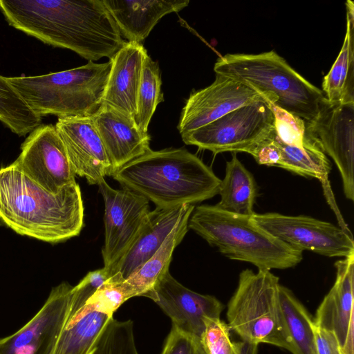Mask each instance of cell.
I'll use <instances>...</instances> for the list:
<instances>
[{"instance_id": "1", "label": "cell", "mask_w": 354, "mask_h": 354, "mask_svg": "<svg viewBox=\"0 0 354 354\" xmlns=\"http://www.w3.org/2000/svg\"><path fill=\"white\" fill-rule=\"evenodd\" d=\"M13 28L89 61L111 59L125 41L102 0H0Z\"/></svg>"}, {"instance_id": "2", "label": "cell", "mask_w": 354, "mask_h": 354, "mask_svg": "<svg viewBox=\"0 0 354 354\" xmlns=\"http://www.w3.org/2000/svg\"><path fill=\"white\" fill-rule=\"evenodd\" d=\"M0 219L21 235L52 243L66 241L83 227L80 187L75 182L50 193L12 163L0 169Z\"/></svg>"}, {"instance_id": "3", "label": "cell", "mask_w": 354, "mask_h": 354, "mask_svg": "<svg viewBox=\"0 0 354 354\" xmlns=\"http://www.w3.org/2000/svg\"><path fill=\"white\" fill-rule=\"evenodd\" d=\"M122 187L171 208L194 205L218 194L221 180L185 149H151L111 175Z\"/></svg>"}, {"instance_id": "4", "label": "cell", "mask_w": 354, "mask_h": 354, "mask_svg": "<svg viewBox=\"0 0 354 354\" xmlns=\"http://www.w3.org/2000/svg\"><path fill=\"white\" fill-rule=\"evenodd\" d=\"M214 71L254 89L268 102L308 123L328 106L322 90L310 83L274 50L226 54Z\"/></svg>"}, {"instance_id": "5", "label": "cell", "mask_w": 354, "mask_h": 354, "mask_svg": "<svg viewBox=\"0 0 354 354\" xmlns=\"http://www.w3.org/2000/svg\"><path fill=\"white\" fill-rule=\"evenodd\" d=\"M188 227L229 259L258 269H287L299 264L303 251L275 238L251 216L235 214L216 205H201L192 212Z\"/></svg>"}, {"instance_id": "6", "label": "cell", "mask_w": 354, "mask_h": 354, "mask_svg": "<svg viewBox=\"0 0 354 354\" xmlns=\"http://www.w3.org/2000/svg\"><path fill=\"white\" fill-rule=\"evenodd\" d=\"M111 62L89 61L43 75L6 77L28 107L41 118L91 117L102 105Z\"/></svg>"}, {"instance_id": "7", "label": "cell", "mask_w": 354, "mask_h": 354, "mask_svg": "<svg viewBox=\"0 0 354 354\" xmlns=\"http://www.w3.org/2000/svg\"><path fill=\"white\" fill-rule=\"evenodd\" d=\"M279 285V278L270 270H243L227 304V326L248 344H268L291 352Z\"/></svg>"}, {"instance_id": "8", "label": "cell", "mask_w": 354, "mask_h": 354, "mask_svg": "<svg viewBox=\"0 0 354 354\" xmlns=\"http://www.w3.org/2000/svg\"><path fill=\"white\" fill-rule=\"evenodd\" d=\"M110 277L103 267L73 286L61 316L35 354H93L113 315L102 311L91 296Z\"/></svg>"}, {"instance_id": "9", "label": "cell", "mask_w": 354, "mask_h": 354, "mask_svg": "<svg viewBox=\"0 0 354 354\" xmlns=\"http://www.w3.org/2000/svg\"><path fill=\"white\" fill-rule=\"evenodd\" d=\"M274 131V117L263 99L239 107L182 136L187 145L219 153L248 151Z\"/></svg>"}, {"instance_id": "10", "label": "cell", "mask_w": 354, "mask_h": 354, "mask_svg": "<svg viewBox=\"0 0 354 354\" xmlns=\"http://www.w3.org/2000/svg\"><path fill=\"white\" fill-rule=\"evenodd\" d=\"M253 221L269 234L289 245L328 257L354 255L351 231L307 216L279 213H254Z\"/></svg>"}, {"instance_id": "11", "label": "cell", "mask_w": 354, "mask_h": 354, "mask_svg": "<svg viewBox=\"0 0 354 354\" xmlns=\"http://www.w3.org/2000/svg\"><path fill=\"white\" fill-rule=\"evenodd\" d=\"M104 202V268L112 277L118 263L138 235L148 213L149 201L127 188H112L105 180L99 185Z\"/></svg>"}, {"instance_id": "12", "label": "cell", "mask_w": 354, "mask_h": 354, "mask_svg": "<svg viewBox=\"0 0 354 354\" xmlns=\"http://www.w3.org/2000/svg\"><path fill=\"white\" fill-rule=\"evenodd\" d=\"M26 176L52 194L75 183V174L55 126L42 124L31 131L13 162Z\"/></svg>"}, {"instance_id": "13", "label": "cell", "mask_w": 354, "mask_h": 354, "mask_svg": "<svg viewBox=\"0 0 354 354\" xmlns=\"http://www.w3.org/2000/svg\"><path fill=\"white\" fill-rule=\"evenodd\" d=\"M216 75L212 84L192 93L187 99L178 124L181 136L239 107L263 100L252 88L223 75Z\"/></svg>"}, {"instance_id": "14", "label": "cell", "mask_w": 354, "mask_h": 354, "mask_svg": "<svg viewBox=\"0 0 354 354\" xmlns=\"http://www.w3.org/2000/svg\"><path fill=\"white\" fill-rule=\"evenodd\" d=\"M310 129L335 163L346 198L354 200V102L328 104Z\"/></svg>"}, {"instance_id": "15", "label": "cell", "mask_w": 354, "mask_h": 354, "mask_svg": "<svg viewBox=\"0 0 354 354\" xmlns=\"http://www.w3.org/2000/svg\"><path fill=\"white\" fill-rule=\"evenodd\" d=\"M149 298L154 301L178 330L201 339L206 317L220 318L223 305L215 297L194 292L167 272Z\"/></svg>"}, {"instance_id": "16", "label": "cell", "mask_w": 354, "mask_h": 354, "mask_svg": "<svg viewBox=\"0 0 354 354\" xmlns=\"http://www.w3.org/2000/svg\"><path fill=\"white\" fill-rule=\"evenodd\" d=\"M75 175L99 185L112 165L91 117L62 118L55 125Z\"/></svg>"}, {"instance_id": "17", "label": "cell", "mask_w": 354, "mask_h": 354, "mask_svg": "<svg viewBox=\"0 0 354 354\" xmlns=\"http://www.w3.org/2000/svg\"><path fill=\"white\" fill-rule=\"evenodd\" d=\"M334 285L317 309L315 324L334 335L342 354H354V255L335 262Z\"/></svg>"}, {"instance_id": "18", "label": "cell", "mask_w": 354, "mask_h": 354, "mask_svg": "<svg viewBox=\"0 0 354 354\" xmlns=\"http://www.w3.org/2000/svg\"><path fill=\"white\" fill-rule=\"evenodd\" d=\"M91 118L111 161L113 173L151 150L150 136L142 133L131 117L102 104Z\"/></svg>"}, {"instance_id": "19", "label": "cell", "mask_w": 354, "mask_h": 354, "mask_svg": "<svg viewBox=\"0 0 354 354\" xmlns=\"http://www.w3.org/2000/svg\"><path fill=\"white\" fill-rule=\"evenodd\" d=\"M147 50L142 44L126 41L110 59L111 67L102 104L133 119Z\"/></svg>"}, {"instance_id": "20", "label": "cell", "mask_w": 354, "mask_h": 354, "mask_svg": "<svg viewBox=\"0 0 354 354\" xmlns=\"http://www.w3.org/2000/svg\"><path fill=\"white\" fill-rule=\"evenodd\" d=\"M191 205L156 207L149 211L138 235L118 263L112 276L118 274L123 281L138 270L158 250Z\"/></svg>"}, {"instance_id": "21", "label": "cell", "mask_w": 354, "mask_h": 354, "mask_svg": "<svg viewBox=\"0 0 354 354\" xmlns=\"http://www.w3.org/2000/svg\"><path fill=\"white\" fill-rule=\"evenodd\" d=\"M120 34L141 44L165 15L187 7V0H102Z\"/></svg>"}, {"instance_id": "22", "label": "cell", "mask_w": 354, "mask_h": 354, "mask_svg": "<svg viewBox=\"0 0 354 354\" xmlns=\"http://www.w3.org/2000/svg\"><path fill=\"white\" fill-rule=\"evenodd\" d=\"M73 286L53 288L43 306L22 328L0 339V354H35L61 316Z\"/></svg>"}, {"instance_id": "23", "label": "cell", "mask_w": 354, "mask_h": 354, "mask_svg": "<svg viewBox=\"0 0 354 354\" xmlns=\"http://www.w3.org/2000/svg\"><path fill=\"white\" fill-rule=\"evenodd\" d=\"M194 209L192 205L153 255L120 283L127 299L136 296L149 297L157 283L169 272L173 252L187 232Z\"/></svg>"}, {"instance_id": "24", "label": "cell", "mask_w": 354, "mask_h": 354, "mask_svg": "<svg viewBox=\"0 0 354 354\" xmlns=\"http://www.w3.org/2000/svg\"><path fill=\"white\" fill-rule=\"evenodd\" d=\"M346 30L341 50L322 83L330 104L354 102V6L348 0Z\"/></svg>"}, {"instance_id": "25", "label": "cell", "mask_w": 354, "mask_h": 354, "mask_svg": "<svg viewBox=\"0 0 354 354\" xmlns=\"http://www.w3.org/2000/svg\"><path fill=\"white\" fill-rule=\"evenodd\" d=\"M258 188L253 175L245 167L234 153L226 162L225 174L221 181L216 205L224 211L252 216Z\"/></svg>"}, {"instance_id": "26", "label": "cell", "mask_w": 354, "mask_h": 354, "mask_svg": "<svg viewBox=\"0 0 354 354\" xmlns=\"http://www.w3.org/2000/svg\"><path fill=\"white\" fill-rule=\"evenodd\" d=\"M279 295L292 354H317L314 319L291 290L279 285Z\"/></svg>"}, {"instance_id": "27", "label": "cell", "mask_w": 354, "mask_h": 354, "mask_svg": "<svg viewBox=\"0 0 354 354\" xmlns=\"http://www.w3.org/2000/svg\"><path fill=\"white\" fill-rule=\"evenodd\" d=\"M41 121V118L28 107L7 78L0 75V122L21 136L39 127Z\"/></svg>"}, {"instance_id": "28", "label": "cell", "mask_w": 354, "mask_h": 354, "mask_svg": "<svg viewBox=\"0 0 354 354\" xmlns=\"http://www.w3.org/2000/svg\"><path fill=\"white\" fill-rule=\"evenodd\" d=\"M161 84L158 64L147 54L138 90L137 111L133 118L135 124L144 133H148V126L156 107L164 100Z\"/></svg>"}, {"instance_id": "29", "label": "cell", "mask_w": 354, "mask_h": 354, "mask_svg": "<svg viewBox=\"0 0 354 354\" xmlns=\"http://www.w3.org/2000/svg\"><path fill=\"white\" fill-rule=\"evenodd\" d=\"M230 330L221 318L206 317L200 339L205 354H257V346L232 341Z\"/></svg>"}, {"instance_id": "30", "label": "cell", "mask_w": 354, "mask_h": 354, "mask_svg": "<svg viewBox=\"0 0 354 354\" xmlns=\"http://www.w3.org/2000/svg\"><path fill=\"white\" fill-rule=\"evenodd\" d=\"M268 104L274 117L276 135L281 142L299 147L322 148L308 122L269 102Z\"/></svg>"}, {"instance_id": "31", "label": "cell", "mask_w": 354, "mask_h": 354, "mask_svg": "<svg viewBox=\"0 0 354 354\" xmlns=\"http://www.w3.org/2000/svg\"><path fill=\"white\" fill-rule=\"evenodd\" d=\"M131 320L111 319L100 336L93 354H138Z\"/></svg>"}, {"instance_id": "32", "label": "cell", "mask_w": 354, "mask_h": 354, "mask_svg": "<svg viewBox=\"0 0 354 354\" xmlns=\"http://www.w3.org/2000/svg\"><path fill=\"white\" fill-rule=\"evenodd\" d=\"M160 354H205L201 341L172 326Z\"/></svg>"}, {"instance_id": "33", "label": "cell", "mask_w": 354, "mask_h": 354, "mask_svg": "<svg viewBox=\"0 0 354 354\" xmlns=\"http://www.w3.org/2000/svg\"><path fill=\"white\" fill-rule=\"evenodd\" d=\"M248 153L252 155L259 165L277 167L281 152L276 140L275 129L270 136L252 147Z\"/></svg>"}, {"instance_id": "34", "label": "cell", "mask_w": 354, "mask_h": 354, "mask_svg": "<svg viewBox=\"0 0 354 354\" xmlns=\"http://www.w3.org/2000/svg\"><path fill=\"white\" fill-rule=\"evenodd\" d=\"M314 332L317 354H342L338 342L333 334L315 324Z\"/></svg>"}]
</instances>
